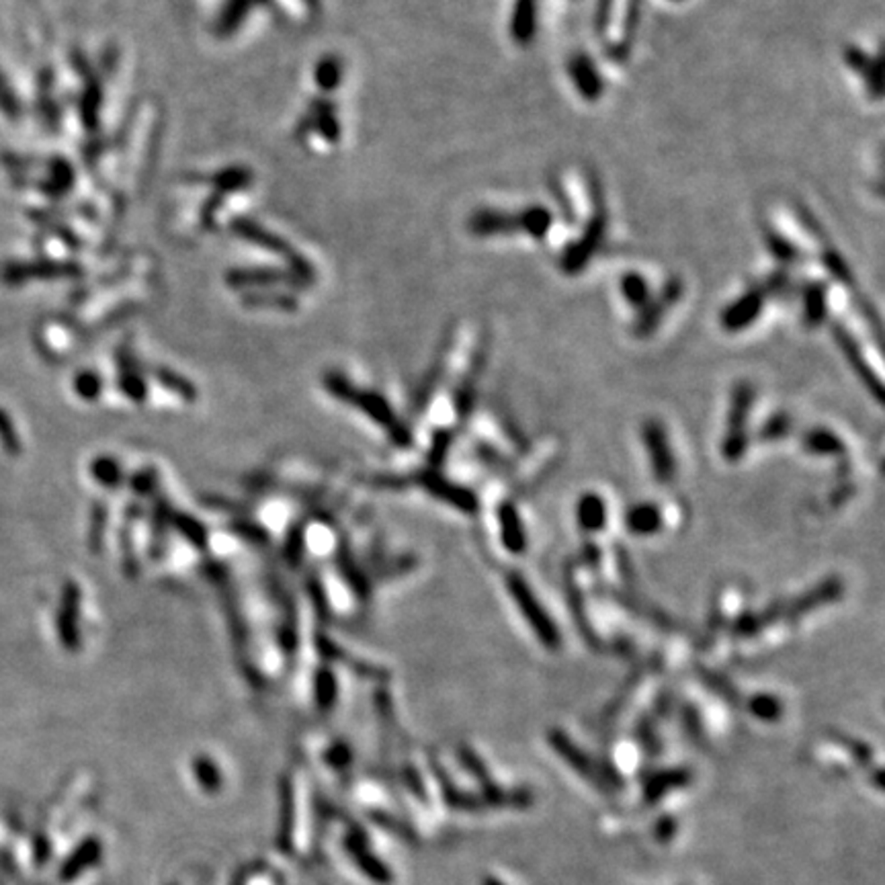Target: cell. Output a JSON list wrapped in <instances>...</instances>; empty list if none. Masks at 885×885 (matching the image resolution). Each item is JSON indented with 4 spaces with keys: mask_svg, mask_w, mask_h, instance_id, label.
<instances>
[{
    "mask_svg": "<svg viewBox=\"0 0 885 885\" xmlns=\"http://www.w3.org/2000/svg\"><path fill=\"white\" fill-rule=\"evenodd\" d=\"M480 455H482V461H486L490 468H495V469H511L513 468L509 457H506L504 453H500L498 449H495V447H480Z\"/></svg>",
    "mask_w": 885,
    "mask_h": 885,
    "instance_id": "36",
    "label": "cell"
},
{
    "mask_svg": "<svg viewBox=\"0 0 885 885\" xmlns=\"http://www.w3.org/2000/svg\"><path fill=\"white\" fill-rule=\"evenodd\" d=\"M832 740L843 746L846 752H851V757H854V760H857L859 765L867 767V765L873 763V749L869 744L863 742V740L846 736V734H843V732H832Z\"/></svg>",
    "mask_w": 885,
    "mask_h": 885,
    "instance_id": "30",
    "label": "cell"
},
{
    "mask_svg": "<svg viewBox=\"0 0 885 885\" xmlns=\"http://www.w3.org/2000/svg\"><path fill=\"white\" fill-rule=\"evenodd\" d=\"M498 523H500V537H503L504 548L514 556L525 554L529 546L527 529L513 500H504V503L498 506Z\"/></svg>",
    "mask_w": 885,
    "mask_h": 885,
    "instance_id": "11",
    "label": "cell"
},
{
    "mask_svg": "<svg viewBox=\"0 0 885 885\" xmlns=\"http://www.w3.org/2000/svg\"><path fill=\"white\" fill-rule=\"evenodd\" d=\"M460 760H461V765L466 767V771L471 775V777H476L478 781H480L482 787L488 785V783L492 781L484 760L478 757V752L468 749V746H461L460 749Z\"/></svg>",
    "mask_w": 885,
    "mask_h": 885,
    "instance_id": "34",
    "label": "cell"
},
{
    "mask_svg": "<svg viewBox=\"0 0 885 885\" xmlns=\"http://www.w3.org/2000/svg\"><path fill=\"white\" fill-rule=\"evenodd\" d=\"M506 591H509L511 599L517 605L519 613L523 615V619L527 621L529 629L533 631L537 642H539L546 650H560L562 648V634L560 627L556 626V621L551 619V615L546 611V607L541 605V600L537 599V594L533 592L531 584L527 583L525 576L517 570H511L504 578Z\"/></svg>",
    "mask_w": 885,
    "mask_h": 885,
    "instance_id": "1",
    "label": "cell"
},
{
    "mask_svg": "<svg viewBox=\"0 0 885 885\" xmlns=\"http://www.w3.org/2000/svg\"><path fill=\"white\" fill-rule=\"evenodd\" d=\"M600 557H603V551L594 543H586V546L580 549V554L574 557L576 564H584L586 568H597L600 564Z\"/></svg>",
    "mask_w": 885,
    "mask_h": 885,
    "instance_id": "37",
    "label": "cell"
},
{
    "mask_svg": "<svg viewBox=\"0 0 885 885\" xmlns=\"http://www.w3.org/2000/svg\"><path fill=\"white\" fill-rule=\"evenodd\" d=\"M765 241L768 244V250H771L779 260H787V263H792V260H797L802 257V250L797 249L795 244H792L785 236L777 234V232L771 230V228H765Z\"/></svg>",
    "mask_w": 885,
    "mask_h": 885,
    "instance_id": "32",
    "label": "cell"
},
{
    "mask_svg": "<svg viewBox=\"0 0 885 885\" xmlns=\"http://www.w3.org/2000/svg\"><path fill=\"white\" fill-rule=\"evenodd\" d=\"M802 445L808 449L810 453L814 455H828V457H838L845 455L846 447L843 439L838 437L837 433H832L828 429H811L803 434Z\"/></svg>",
    "mask_w": 885,
    "mask_h": 885,
    "instance_id": "22",
    "label": "cell"
},
{
    "mask_svg": "<svg viewBox=\"0 0 885 885\" xmlns=\"http://www.w3.org/2000/svg\"><path fill=\"white\" fill-rule=\"evenodd\" d=\"M482 885H504V883L498 881L496 877H490L488 875V877H484V880H482Z\"/></svg>",
    "mask_w": 885,
    "mask_h": 885,
    "instance_id": "40",
    "label": "cell"
},
{
    "mask_svg": "<svg viewBox=\"0 0 885 885\" xmlns=\"http://www.w3.org/2000/svg\"><path fill=\"white\" fill-rule=\"evenodd\" d=\"M101 859V843L97 838H89L72 853V857L64 863L62 867V880H74L78 873H83L84 869H89Z\"/></svg>",
    "mask_w": 885,
    "mask_h": 885,
    "instance_id": "23",
    "label": "cell"
},
{
    "mask_svg": "<svg viewBox=\"0 0 885 885\" xmlns=\"http://www.w3.org/2000/svg\"><path fill=\"white\" fill-rule=\"evenodd\" d=\"M832 332H834V338H837V343L840 345V351L845 353L846 361L851 363V367L854 369V373H857L859 380L865 383L869 394H872L875 400L881 404L883 402V383L880 380V375H877L872 369V365H869V361L865 359V355H863L857 340L853 338L851 332H848L843 324H834Z\"/></svg>",
    "mask_w": 885,
    "mask_h": 885,
    "instance_id": "6",
    "label": "cell"
},
{
    "mask_svg": "<svg viewBox=\"0 0 885 885\" xmlns=\"http://www.w3.org/2000/svg\"><path fill=\"white\" fill-rule=\"evenodd\" d=\"M172 885H175V883H172Z\"/></svg>",
    "mask_w": 885,
    "mask_h": 885,
    "instance_id": "41",
    "label": "cell"
},
{
    "mask_svg": "<svg viewBox=\"0 0 885 885\" xmlns=\"http://www.w3.org/2000/svg\"><path fill=\"white\" fill-rule=\"evenodd\" d=\"M548 742L556 750L557 757L570 768H574L584 781L592 783L594 789H599L603 793H611V789L607 787V781L603 777V760L592 758L589 752L580 749L574 740L560 728H551L548 732Z\"/></svg>",
    "mask_w": 885,
    "mask_h": 885,
    "instance_id": "3",
    "label": "cell"
},
{
    "mask_svg": "<svg viewBox=\"0 0 885 885\" xmlns=\"http://www.w3.org/2000/svg\"><path fill=\"white\" fill-rule=\"evenodd\" d=\"M767 297L768 295L765 294V289L760 287V283L752 285L742 297H738L736 302H732L730 306L723 310L722 314L723 329L728 332H740L749 329V326L760 316V311H763Z\"/></svg>",
    "mask_w": 885,
    "mask_h": 885,
    "instance_id": "7",
    "label": "cell"
},
{
    "mask_svg": "<svg viewBox=\"0 0 885 885\" xmlns=\"http://www.w3.org/2000/svg\"><path fill=\"white\" fill-rule=\"evenodd\" d=\"M845 60L848 64V68H853L854 72H859L863 83H865L867 91L872 97L877 101L881 97V68L880 60L872 57L869 54L863 52L857 46H846L845 49Z\"/></svg>",
    "mask_w": 885,
    "mask_h": 885,
    "instance_id": "14",
    "label": "cell"
},
{
    "mask_svg": "<svg viewBox=\"0 0 885 885\" xmlns=\"http://www.w3.org/2000/svg\"><path fill=\"white\" fill-rule=\"evenodd\" d=\"M346 848H349V854L353 857V861L357 863L361 872L365 873L369 880H373L381 885H390L391 880H394V875H391L386 863H383L381 859H377L375 854L369 853V848L363 845L361 840L349 838L346 840Z\"/></svg>",
    "mask_w": 885,
    "mask_h": 885,
    "instance_id": "18",
    "label": "cell"
},
{
    "mask_svg": "<svg viewBox=\"0 0 885 885\" xmlns=\"http://www.w3.org/2000/svg\"><path fill=\"white\" fill-rule=\"evenodd\" d=\"M754 388L749 381H738L732 390L728 410V431L722 442V453L730 463H736L749 449V420L754 406Z\"/></svg>",
    "mask_w": 885,
    "mask_h": 885,
    "instance_id": "2",
    "label": "cell"
},
{
    "mask_svg": "<svg viewBox=\"0 0 885 885\" xmlns=\"http://www.w3.org/2000/svg\"><path fill=\"white\" fill-rule=\"evenodd\" d=\"M193 773H195V779L199 781V785L206 789L207 793L220 792L222 775H220V771H217V767L212 763V760L197 758L193 763Z\"/></svg>",
    "mask_w": 885,
    "mask_h": 885,
    "instance_id": "31",
    "label": "cell"
},
{
    "mask_svg": "<svg viewBox=\"0 0 885 885\" xmlns=\"http://www.w3.org/2000/svg\"><path fill=\"white\" fill-rule=\"evenodd\" d=\"M486 355H488V346H486V343H482L480 351L474 355V361H471V367L466 375V381L461 383L460 394H457V412H460V415H463V416H468L471 412V406H474L476 386H478V380H480V375H482V369L486 365Z\"/></svg>",
    "mask_w": 885,
    "mask_h": 885,
    "instance_id": "20",
    "label": "cell"
},
{
    "mask_svg": "<svg viewBox=\"0 0 885 885\" xmlns=\"http://www.w3.org/2000/svg\"><path fill=\"white\" fill-rule=\"evenodd\" d=\"M292 810H294V803H292V800H289V792H285V803H283V814H281V819H283L281 838L283 840L289 838V830H292Z\"/></svg>",
    "mask_w": 885,
    "mask_h": 885,
    "instance_id": "39",
    "label": "cell"
},
{
    "mask_svg": "<svg viewBox=\"0 0 885 885\" xmlns=\"http://www.w3.org/2000/svg\"><path fill=\"white\" fill-rule=\"evenodd\" d=\"M680 728H683L685 736L691 740L695 746L705 749L707 746L705 723H703L701 714L693 703H683V705H680Z\"/></svg>",
    "mask_w": 885,
    "mask_h": 885,
    "instance_id": "27",
    "label": "cell"
},
{
    "mask_svg": "<svg viewBox=\"0 0 885 885\" xmlns=\"http://www.w3.org/2000/svg\"><path fill=\"white\" fill-rule=\"evenodd\" d=\"M679 830V822L674 816H662L654 826V838L658 843H670L674 838V834Z\"/></svg>",
    "mask_w": 885,
    "mask_h": 885,
    "instance_id": "35",
    "label": "cell"
},
{
    "mask_svg": "<svg viewBox=\"0 0 885 885\" xmlns=\"http://www.w3.org/2000/svg\"><path fill=\"white\" fill-rule=\"evenodd\" d=\"M785 603L787 599H779L775 603L767 605L763 611H746L738 615L736 621L732 623V631L738 637H754L763 634L765 629L775 626L777 621L785 619Z\"/></svg>",
    "mask_w": 885,
    "mask_h": 885,
    "instance_id": "10",
    "label": "cell"
},
{
    "mask_svg": "<svg viewBox=\"0 0 885 885\" xmlns=\"http://www.w3.org/2000/svg\"><path fill=\"white\" fill-rule=\"evenodd\" d=\"M697 677L701 683L715 695V697H720L732 707H744V699L742 695H740L738 687L732 683L725 674L709 669V666H697Z\"/></svg>",
    "mask_w": 885,
    "mask_h": 885,
    "instance_id": "19",
    "label": "cell"
},
{
    "mask_svg": "<svg viewBox=\"0 0 885 885\" xmlns=\"http://www.w3.org/2000/svg\"><path fill=\"white\" fill-rule=\"evenodd\" d=\"M672 703H674V697H672L670 693H660L658 699H656L654 711H652V715H654L656 720H662V717H669L670 711H672Z\"/></svg>",
    "mask_w": 885,
    "mask_h": 885,
    "instance_id": "38",
    "label": "cell"
},
{
    "mask_svg": "<svg viewBox=\"0 0 885 885\" xmlns=\"http://www.w3.org/2000/svg\"><path fill=\"white\" fill-rule=\"evenodd\" d=\"M642 437L645 445V453H648L652 474H654V480L662 486H670L677 480V457L670 447V439L666 434V429L662 426L660 420H645L642 426Z\"/></svg>",
    "mask_w": 885,
    "mask_h": 885,
    "instance_id": "4",
    "label": "cell"
},
{
    "mask_svg": "<svg viewBox=\"0 0 885 885\" xmlns=\"http://www.w3.org/2000/svg\"><path fill=\"white\" fill-rule=\"evenodd\" d=\"M664 525L662 511L654 503H640V504H631L626 513V527L629 533L634 535H654Z\"/></svg>",
    "mask_w": 885,
    "mask_h": 885,
    "instance_id": "16",
    "label": "cell"
},
{
    "mask_svg": "<svg viewBox=\"0 0 885 885\" xmlns=\"http://www.w3.org/2000/svg\"><path fill=\"white\" fill-rule=\"evenodd\" d=\"M826 318V285L814 283L803 292V320L808 326L822 324Z\"/></svg>",
    "mask_w": 885,
    "mask_h": 885,
    "instance_id": "26",
    "label": "cell"
},
{
    "mask_svg": "<svg viewBox=\"0 0 885 885\" xmlns=\"http://www.w3.org/2000/svg\"><path fill=\"white\" fill-rule=\"evenodd\" d=\"M621 292L626 295V300L635 308H644L645 303L650 302V287L642 275L629 273L621 279Z\"/></svg>",
    "mask_w": 885,
    "mask_h": 885,
    "instance_id": "29",
    "label": "cell"
},
{
    "mask_svg": "<svg viewBox=\"0 0 885 885\" xmlns=\"http://www.w3.org/2000/svg\"><path fill=\"white\" fill-rule=\"evenodd\" d=\"M576 519L578 525L586 533H599L603 531L609 519V509L603 496L589 492L583 498L578 500L576 504Z\"/></svg>",
    "mask_w": 885,
    "mask_h": 885,
    "instance_id": "17",
    "label": "cell"
},
{
    "mask_svg": "<svg viewBox=\"0 0 885 885\" xmlns=\"http://www.w3.org/2000/svg\"><path fill=\"white\" fill-rule=\"evenodd\" d=\"M565 597H568V607H570L572 619H574L580 635L584 637V642L589 644L592 650H603L605 644H603V640H600V635L597 634V629L592 627V621L589 619V609H586L584 594H583V591L578 589L576 576L572 574L570 570H565Z\"/></svg>",
    "mask_w": 885,
    "mask_h": 885,
    "instance_id": "8",
    "label": "cell"
},
{
    "mask_svg": "<svg viewBox=\"0 0 885 885\" xmlns=\"http://www.w3.org/2000/svg\"><path fill=\"white\" fill-rule=\"evenodd\" d=\"M635 740L648 758H658L662 754V740L658 734V720L652 714L642 715L635 723Z\"/></svg>",
    "mask_w": 885,
    "mask_h": 885,
    "instance_id": "25",
    "label": "cell"
},
{
    "mask_svg": "<svg viewBox=\"0 0 885 885\" xmlns=\"http://www.w3.org/2000/svg\"><path fill=\"white\" fill-rule=\"evenodd\" d=\"M611 597L618 600L619 605L626 607L629 613H634V615H637V618L650 621L652 626L658 627V629H662V631H679L680 629L679 621L674 619L672 615L662 611V609H658L656 605L648 603V600L635 597V594H629V592H623V591H613Z\"/></svg>",
    "mask_w": 885,
    "mask_h": 885,
    "instance_id": "13",
    "label": "cell"
},
{
    "mask_svg": "<svg viewBox=\"0 0 885 885\" xmlns=\"http://www.w3.org/2000/svg\"><path fill=\"white\" fill-rule=\"evenodd\" d=\"M843 594H845L843 578H838V576L824 578L822 583L811 586L808 592L800 594V597L787 599L785 619L795 621L800 618H805V615L814 613V611H818V609L837 603V600L843 599Z\"/></svg>",
    "mask_w": 885,
    "mask_h": 885,
    "instance_id": "5",
    "label": "cell"
},
{
    "mask_svg": "<svg viewBox=\"0 0 885 885\" xmlns=\"http://www.w3.org/2000/svg\"><path fill=\"white\" fill-rule=\"evenodd\" d=\"M744 707L750 711V715L757 717V720L765 723H775L779 722L783 714H785V707H783V701L773 693H757L754 697L744 703Z\"/></svg>",
    "mask_w": 885,
    "mask_h": 885,
    "instance_id": "24",
    "label": "cell"
},
{
    "mask_svg": "<svg viewBox=\"0 0 885 885\" xmlns=\"http://www.w3.org/2000/svg\"><path fill=\"white\" fill-rule=\"evenodd\" d=\"M680 297V283L679 281H669L666 283L664 292L660 294L658 300H650L642 308V314L637 316V320L634 324L635 337H648L656 330V326L662 320L666 308H670L674 302Z\"/></svg>",
    "mask_w": 885,
    "mask_h": 885,
    "instance_id": "12",
    "label": "cell"
},
{
    "mask_svg": "<svg viewBox=\"0 0 885 885\" xmlns=\"http://www.w3.org/2000/svg\"><path fill=\"white\" fill-rule=\"evenodd\" d=\"M568 70H570L572 81L576 83L578 91L584 94L586 101H597L600 97V92H603L605 86H603L600 74L597 72V68H594V64L589 56L578 54V56L572 57Z\"/></svg>",
    "mask_w": 885,
    "mask_h": 885,
    "instance_id": "15",
    "label": "cell"
},
{
    "mask_svg": "<svg viewBox=\"0 0 885 885\" xmlns=\"http://www.w3.org/2000/svg\"><path fill=\"white\" fill-rule=\"evenodd\" d=\"M537 11L533 0H517L513 11V21H511V35L513 39L521 43V46H527L535 38V29H537Z\"/></svg>",
    "mask_w": 885,
    "mask_h": 885,
    "instance_id": "21",
    "label": "cell"
},
{
    "mask_svg": "<svg viewBox=\"0 0 885 885\" xmlns=\"http://www.w3.org/2000/svg\"><path fill=\"white\" fill-rule=\"evenodd\" d=\"M551 222H554V217H551L549 209H546V207L535 206V207L525 209V212H521V223H523V232H527V234H531L535 238L546 236L548 230L551 228Z\"/></svg>",
    "mask_w": 885,
    "mask_h": 885,
    "instance_id": "28",
    "label": "cell"
},
{
    "mask_svg": "<svg viewBox=\"0 0 885 885\" xmlns=\"http://www.w3.org/2000/svg\"><path fill=\"white\" fill-rule=\"evenodd\" d=\"M793 429V420L785 412H779V415H773L767 423L760 426V439L765 441H779L783 437H787Z\"/></svg>",
    "mask_w": 885,
    "mask_h": 885,
    "instance_id": "33",
    "label": "cell"
},
{
    "mask_svg": "<svg viewBox=\"0 0 885 885\" xmlns=\"http://www.w3.org/2000/svg\"><path fill=\"white\" fill-rule=\"evenodd\" d=\"M693 781V771L687 767L677 768H662V771L652 773L644 781V802L648 805H656L666 793L674 789L687 787Z\"/></svg>",
    "mask_w": 885,
    "mask_h": 885,
    "instance_id": "9",
    "label": "cell"
}]
</instances>
